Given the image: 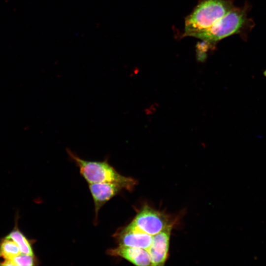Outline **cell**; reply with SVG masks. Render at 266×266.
I'll return each mask as SVG.
<instances>
[{
    "mask_svg": "<svg viewBox=\"0 0 266 266\" xmlns=\"http://www.w3.org/2000/svg\"><path fill=\"white\" fill-rule=\"evenodd\" d=\"M120 245L147 249L152 241V236L140 231L131 224L116 234Z\"/></svg>",
    "mask_w": 266,
    "mask_h": 266,
    "instance_id": "cell-6",
    "label": "cell"
},
{
    "mask_svg": "<svg viewBox=\"0 0 266 266\" xmlns=\"http://www.w3.org/2000/svg\"><path fill=\"white\" fill-rule=\"evenodd\" d=\"M172 225L168 226L162 232L152 236V241L147 249L151 263V266H163L167 259L169 238Z\"/></svg>",
    "mask_w": 266,
    "mask_h": 266,
    "instance_id": "cell-5",
    "label": "cell"
},
{
    "mask_svg": "<svg viewBox=\"0 0 266 266\" xmlns=\"http://www.w3.org/2000/svg\"><path fill=\"white\" fill-rule=\"evenodd\" d=\"M17 244L12 239L5 238L0 244V256L12 260L20 254Z\"/></svg>",
    "mask_w": 266,
    "mask_h": 266,
    "instance_id": "cell-9",
    "label": "cell"
},
{
    "mask_svg": "<svg viewBox=\"0 0 266 266\" xmlns=\"http://www.w3.org/2000/svg\"><path fill=\"white\" fill-rule=\"evenodd\" d=\"M107 254L122 257L136 266H151L150 257L146 249L120 245L108 250Z\"/></svg>",
    "mask_w": 266,
    "mask_h": 266,
    "instance_id": "cell-8",
    "label": "cell"
},
{
    "mask_svg": "<svg viewBox=\"0 0 266 266\" xmlns=\"http://www.w3.org/2000/svg\"><path fill=\"white\" fill-rule=\"evenodd\" d=\"M12 261L15 266H33L34 265L33 256L25 254H20L13 258Z\"/></svg>",
    "mask_w": 266,
    "mask_h": 266,
    "instance_id": "cell-11",
    "label": "cell"
},
{
    "mask_svg": "<svg viewBox=\"0 0 266 266\" xmlns=\"http://www.w3.org/2000/svg\"><path fill=\"white\" fill-rule=\"evenodd\" d=\"M66 151L79 168L81 174L89 184L113 183L128 191H132L136 184L135 179L120 174L107 160L101 162L86 161L68 149Z\"/></svg>",
    "mask_w": 266,
    "mask_h": 266,
    "instance_id": "cell-1",
    "label": "cell"
},
{
    "mask_svg": "<svg viewBox=\"0 0 266 266\" xmlns=\"http://www.w3.org/2000/svg\"><path fill=\"white\" fill-rule=\"evenodd\" d=\"M233 8L229 0H202L186 18L183 35L205 30Z\"/></svg>",
    "mask_w": 266,
    "mask_h": 266,
    "instance_id": "cell-2",
    "label": "cell"
},
{
    "mask_svg": "<svg viewBox=\"0 0 266 266\" xmlns=\"http://www.w3.org/2000/svg\"><path fill=\"white\" fill-rule=\"evenodd\" d=\"M2 266H15L14 263L12 260L5 259V261L0 264Z\"/></svg>",
    "mask_w": 266,
    "mask_h": 266,
    "instance_id": "cell-12",
    "label": "cell"
},
{
    "mask_svg": "<svg viewBox=\"0 0 266 266\" xmlns=\"http://www.w3.org/2000/svg\"><path fill=\"white\" fill-rule=\"evenodd\" d=\"M89 187L94 201L96 220L100 208L123 189L120 186L110 183H91Z\"/></svg>",
    "mask_w": 266,
    "mask_h": 266,
    "instance_id": "cell-7",
    "label": "cell"
},
{
    "mask_svg": "<svg viewBox=\"0 0 266 266\" xmlns=\"http://www.w3.org/2000/svg\"><path fill=\"white\" fill-rule=\"evenodd\" d=\"M6 238L13 240L17 244L22 254L33 256L31 244L19 231L17 230L13 231Z\"/></svg>",
    "mask_w": 266,
    "mask_h": 266,
    "instance_id": "cell-10",
    "label": "cell"
},
{
    "mask_svg": "<svg viewBox=\"0 0 266 266\" xmlns=\"http://www.w3.org/2000/svg\"><path fill=\"white\" fill-rule=\"evenodd\" d=\"M245 21L244 11L233 8L210 28L193 34L192 37L199 38L211 45L239 32L244 26Z\"/></svg>",
    "mask_w": 266,
    "mask_h": 266,
    "instance_id": "cell-3",
    "label": "cell"
},
{
    "mask_svg": "<svg viewBox=\"0 0 266 266\" xmlns=\"http://www.w3.org/2000/svg\"><path fill=\"white\" fill-rule=\"evenodd\" d=\"M140 231L153 236L171 225L166 216L148 206L140 210L131 223Z\"/></svg>",
    "mask_w": 266,
    "mask_h": 266,
    "instance_id": "cell-4",
    "label": "cell"
}]
</instances>
